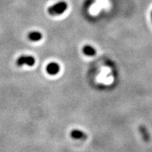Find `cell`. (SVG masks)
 Listing matches in <instances>:
<instances>
[{
    "instance_id": "cell-1",
    "label": "cell",
    "mask_w": 152,
    "mask_h": 152,
    "mask_svg": "<svg viewBox=\"0 0 152 152\" xmlns=\"http://www.w3.org/2000/svg\"><path fill=\"white\" fill-rule=\"evenodd\" d=\"M68 8V4L66 1H59L51 6L48 9V13L52 16L60 15L64 14Z\"/></svg>"
},
{
    "instance_id": "cell-8",
    "label": "cell",
    "mask_w": 152,
    "mask_h": 152,
    "mask_svg": "<svg viewBox=\"0 0 152 152\" xmlns=\"http://www.w3.org/2000/svg\"><path fill=\"white\" fill-rule=\"evenodd\" d=\"M151 20H152V11H151Z\"/></svg>"
},
{
    "instance_id": "cell-3",
    "label": "cell",
    "mask_w": 152,
    "mask_h": 152,
    "mask_svg": "<svg viewBox=\"0 0 152 152\" xmlns=\"http://www.w3.org/2000/svg\"><path fill=\"white\" fill-rule=\"evenodd\" d=\"M47 72L49 75H56L60 71V66L57 63L52 62L49 64L47 66Z\"/></svg>"
},
{
    "instance_id": "cell-2",
    "label": "cell",
    "mask_w": 152,
    "mask_h": 152,
    "mask_svg": "<svg viewBox=\"0 0 152 152\" xmlns=\"http://www.w3.org/2000/svg\"><path fill=\"white\" fill-rule=\"evenodd\" d=\"M35 58L32 56H28V55H23V56H20L16 61V64L18 66H33L35 65Z\"/></svg>"
},
{
    "instance_id": "cell-6",
    "label": "cell",
    "mask_w": 152,
    "mask_h": 152,
    "mask_svg": "<svg viewBox=\"0 0 152 152\" xmlns=\"http://www.w3.org/2000/svg\"><path fill=\"white\" fill-rule=\"evenodd\" d=\"M83 52L84 54L87 55V56H92L96 54V50L94 47L90 46V45H85L83 48Z\"/></svg>"
},
{
    "instance_id": "cell-4",
    "label": "cell",
    "mask_w": 152,
    "mask_h": 152,
    "mask_svg": "<svg viewBox=\"0 0 152 152\" xmlns=\"http://www.w3.org/2000/svg\"><path fill=\"white\" fill-rule=\"evenodd\" d=\"M71 137L75 140H85L87 138V134L81 130H73L71 132Z\"/></svg>"
},
{
    "instance_id": "cell-7",
    "label": "cell",
    "mask_w": 152,
    "mask_h": 152,
    "mask_svg": "<svg viewBox=\"0 0 152 152\" xmlns=\"http://www.w3.org/2000/svg\"><path fill=\"white\" fill-rule=\"evenodd\" d=\"M140 132L142 133V137H143L144 140H145L146 142L149 141V133H148L147 130H146V129L144 128V127H140Z\"/></svg>"
},
{
    "instance_id": "cell-5",
    "label": "cell",
    "mask_w": 152,
    "mask_h": 152,
    "mask_svg": "<svg viewBox=\"0 0 152 152\" xmlns=\"http://www.w3.org/2000/svg\"><path fill=\"white\" fill-rule=\"evenodd\" d=\"M28 39L32 42H37L39 41L42 37V35L40 32L38 31H32L28 34Z\"/></svg>"
}]
</instances>
